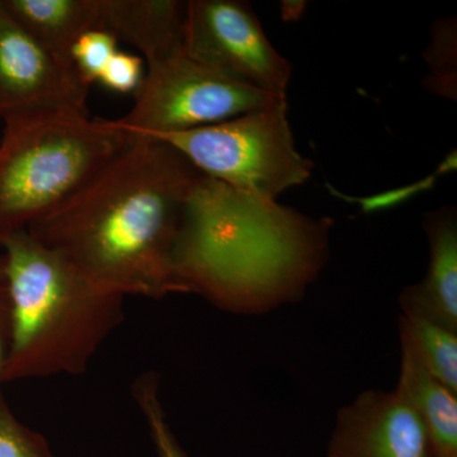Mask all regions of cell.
Segmentation results:
<instances>
[{
	"instance_id": "cell-1",
	"label": "cell",
	"mask_w": 457,
	"mask_h": 457,
	"mask_svg": "<svg viewBox=\"0 0 457 457\" xmlns=\"http://www.w3.org/2000/svg\"><path fill=\"white\" fill-rule=\"evenodd\" d=\"M135 137L95 179L27 230L102 287L162 299L186 293L177 252L204 176L170 144Z\"/></svg>"
},
{
	"instance_id": "cell-2",
	"label": "cell",
	"mask_w": 457,
	"mask_h": 457,
	"mask_svg": "<svg viewBox=\"0 0 457 457\" xmlns=\"http://www.w3.org/2000/svg\"><path fill=\"white\" fill-rule=\"evenodd\" d=\"M0 245L9 332L3 381L84 374L122 323L125 296L93 282L27 228Z\"/></svg>"
},
{
	"instance_id": "cell-3",
	"label": "cell",
	"mask_w": 457,
	"mask_h": 457,
	"mask_svg": "<svg viewBox=\"0 0 457 457\" xmlns=\"http://www.w3.org/2000/svg\"><path fill=\"white\" fill-rule=\"evenodd\" d=\"M0 141V239L64 204L134 143L80 111L5 114Z\"/></svg>"
},
{
	"instance_id": "cell-4",
	"label": "cell",
	"mask_w": 457,
	"mask_h": 457,
	"mask_svg": "<svg viewBox=\"0 0 457 457\" xmlns=\"http://www.w3.org/2000/svg\"><path fill=\"white\" fill-rule=\"evenodd\" d=\"M146 137L170 144L207 179L262 204H272L314 170L295 146L286 99L227 121Z\"/></svg>"
},
{
	"instance_id": "cell-5",
	"label": "cell",
	"mask_w": 457,
	"mask_h": 457,
	"mask_svg": "<svg viewBox=\"0 0 457 457\" xmlns=\"http://www.w3.org/2000/svg\"><path fill=\"white\" fill-rule=\"evenodd\" d=\"M134 98L131 110L111 121L137 137L194 130L286 99L237 83L185 50L147 64Z\"/></svg>"
},
{
	"instance_id": "cell-6",
	"label": "cell",
	"mask_w": 457,
	"mask_h": 457,
	"mask_svg": "<svg viewBox=\"0 0 457 457\" xmlns=\"http://www.w3.org/2000/svg\"><path fill=\"white\" fill-rule=\"evenodd\" d=\"M185 53L237 83L286 98L291 64L242 0H188Z\"/></svg>"
},
{
	"instance_id": "cell-7",
	"label": "cell",
	"mask_w": 457,
	"mask_h": 457,
	"mask_svg": "<svg viewBox=\"0 0 457 457\" xmlns=\"http://www.w3.org/2000/svg\"><path fill=\"white\" fill-rule=\"evenodd\" d=\"M88 89L60 68L0 0V119L38 111L88 113Z\"/></svg>"
},
{
	"instance_id": "cell-8",
	"label": "cell",
	"mask_w": 457,
	"mask_h": 457,
	"mask_svg": "<svg viewBox=\"0 0 457 457\" xmlns=\"http://www.w3.org/2000/svg\"><path fill=\"white\" fill-rule=\"evenodd\" d=\"M328 457H427L425 426L395 390H366L337 414Z\"/></svg>"
},
{
	"instance_id": "cell-9",
	"label": "cell",
	"mask_w": 457,
	"mask_h": 457,
	"mask_svg": "<svg viewBox=\"0 0 457 457\" xmlns=\"http://www.w3.org/2000/svg\"><path fill=\"white\" fill-rule=\"evenodd\" d=\"M429 243L425 278L400 294L402 314L423 318L457 332V216L455 207L427 213Z\"/></svg>"
},
{
	"instance_id": "cell-10",
	"label": "cell",
	"mask_w": 457,
	"mask_h": 457,
	"mask_svg": "<svg viewBox=\"0 0 457 457\" xmlns=\"http://www.w3.org/2000/svg\"><path fill=\"white\" fill-rule=\"evenodd\" d=\"M187 2L99 0L98 29L140 51L146 64L185 50Z\"/></svg>"
},
{
	"instance_id": "cell-11",
	"label": "cell",
	"mask_w": 457,
	"mask_h": 457,
	"mask_svg": "<svg viewBox=\"0 0 457 457\" xmlns=\"http://www.w3.org/2000/svg\"><path fill=\"white\" fill-rule=\"evenodd\" d=\"M21 26L66 73H75L71 50L78 38L98 29L99 0H2Z\"/></svg>"
},
{
	"instance_id": "cell-12",
	"label": "cell",
	"mask_w": 457,
	"mask_h": 457,
	"mask_svg": "<svg viewBox=\"0 0 457 457\" xmlns=\"http://www.w3.org/2000/svg\"><path fill=\"white\" fill-rule=\"evenodd\" d=\"M395 392L425 426L427 457H457V394L433 378L403 347Z\"/></svg>"
},
{
	"instance_id": "cell-13",
	"label": "cell",
	"mask_w": 457,
	"mask_h": 457,
	"mask_svg": "<svg viewBox=\"0 0 457 457\" xmlns=\"http://www.w3.org/2000/svg\"><path fill=\"white\" fill-rule=\"evenodd\" d=\"M400 347L436 380L457 394V332L413 315L399 318Z\"/></svg>"
},
{
	"instance_id": "cell-14",
	"label": "cell",
	"mask_w": 457,
	"mask_h": 457,
	"mask_svg": "<svg viewBox=\"0 0 457 457\" xmlns=\"http://www.w3.org/2000/svg\"><path fill=\"white\" fill-rule=\"evenodd\" d=\"M425 57L429 74L426 88L435 95L456 99V17L437 21L432 26V41Z\"/></svg>"
},
{
	"instance_id": "cell-15",
	"label": "cell",
	"mask_w": 457,
	"mask_h": 457,
	"mask_svg": "<svg viewBox=\"0 0 457 457\" xmlns=\"http://www.w3.org/2000/svg\"><path fill=\"white\" fill-rule=\"evenodd\" d=\"M134 396L146 418L150 435L159 457H186L165 418L154 374L140 376L134 384Z\"/></svg>"
},
{
	"instance_id": "cell-16",
	"label": "cell",
	"mask_w": 457,
	"mask_h": 457,
	"mask_svg": "<svg viewBox=\"0 0 457 457\" xmlns=\"http://www.w3.org/2000/svg\"><path fill=\"white\" fill-rule=\"evenodd\" d=\"M117 38L104 29H90L78 38L71 50V62L80 82L89 88L99 82L111 57L119 51Z\"/></svg>"
},
{
	"instance_id": "cell-17",
	"label": "cell",
	"mask_w": 457,
	"mask_h": 457,
	"mask_svg": "<svg viewBox=\"0 0 457 457\" xmlns=\"http://www.w3.org/2000/svg\"><path fill=\"white\" fill-rule=\"evenodd\" d=\"M0 457H56L40 433L22 425L0 400Z\"/></svg>"
},
{
	"instance_id": "cell-18",
	"label": "cell",
	"mask_w": 457,
	"mask_h": 457,
	"mask_svg": "<svg viewBox=\"0 0 457 457\" xmlns=\"http://www.w3.org/2000/svg\"><path fill=\"white\" fill-rule=\"evenodd\" d=\"M144 75L143 57L119 50L108 62L99 83L112 92L128 95L137 92Z\"/></svg>"
},
{
	"instance_id": "cell-19",
	"label": "cell",
	"mask_w": 457,
	"mask_h": 457,
	"mask_svg": "<svg viewBox=\"0 0 457 457\" xmlns=\"http://www.w3.org/2000/svg\"><path fill=\"white\" fill-rule=\"evenodd\" d=\"M3 288V287H2ZM8 342L5 341L4 332L0 326V381L4 378L5 368H7Z\"/></svg>"
},
{
	"instance_id": "cell-20",
	"label": "cell",
	"mask_w": 457,
	"mask_h": 457,
	"mask_svg": "<svg viewBox=\"0 0 457 457\" xmlns=\"http://www.w3.org/2000/svg\"><path fill=\"white\" fill-rule=\"evenodd\" d=\"M4 287V278H3V261L0 260V288Z\"/></svg>"
}]
</instances>
